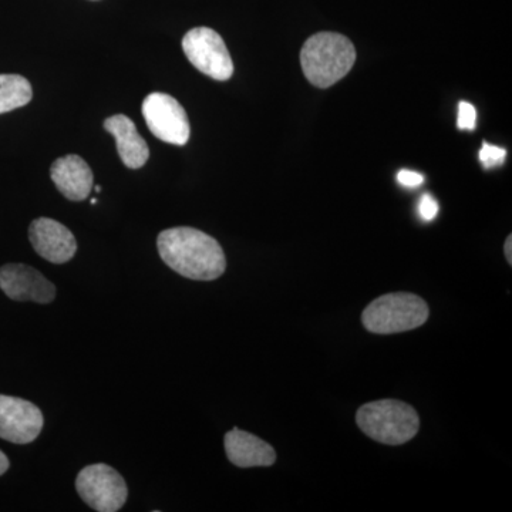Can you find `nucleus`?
I'll use <instances>...</instances> for the list:
<instances>
[{"label": "nucleus", "mask_w": 512, "mask_h": 512, "mask_svg": "<svg viewBox=\"0 0 512 512\" xmlns=\"http://www.w3.org/2000/svg\"><path fill=\"white\" fill-rule=\"evenodd\" d=\"M477 111L474 109L473 104L467 103V101H461L458 104V119L457 127L460 130L473 131L476 128Z\"/></svg>", "instance_id": "nucleus-16"}, {"label": "nucleus", "mask_w": 512, "mask_h": 512, "mask_svg": "<svg viewBox=\"0 0 512 512\" xmlns=\"http://www.w3.org/2000/svg\"><path fill=\"white\" fill-rule=\"evenodd\" d=\"M94 190H96V192H100L101 191L100 185H96V187H94Z\"/></svg>", "instance_id": "nucleus-21"}, {"label": "nucleus", "mask_w": 512, "mask_h": 512, "mask_svg": "<svg viewBox=\"0 0 512 512\" xmlns=\"http://www.w3.org/2000/svg\"><path fill=\"white\" fill-rule=\"evenodd\" d=\"M157 248L165 265L191 281H215L227 269L220 242L200 229H165L158 235Z\"/></svg>", "instance_id": "nucleus-1"}, {"label": "nucleus", "mask_w": 512, "mask_h": 512, "mask_svg": "<svg viewBox=\"0 0 512 512\" xmlns=\"http://www.w3.org/2000/svg\"><path fill=\"white\" fill-rule=\"evenodd\" d=\"M505 258H507L508 264H512V237L507 238L504 245Z\"/></svg>", "instance_id": "nucleus-20"}, {"label": "nucleus", "mask_w": 512, "mask_h": 512, "mask_svg": "<svg viewBox=\"0 0 512 512\" xmlns=\"http://www.w3.org/2000/svg\"><path fill=\"white\" fill-rule=\"evenodd\" d=\"M29 239L36 254L50 264H66L76 255L77 242L72 231L52 218L33 221L29 227Z\"/></svg>", "instance_id": "nucleus-10"}, {"label": "nucleus", "mask_w": 512, "mask_h": 512, "mask_svg": "<svg viewBox=\"0 0 512 512\" xmlns=\"http://www.w3.org/2000/svg\"><path fill=\"white\" fill-rule=\"evenodd\" d=\"M356 63V49L349 37L320 32L309 37L301 50V66L308 82L328 89L348 76Z\"/></svg>", "instance_id": "nucleus-2"}, {"label": "nucleus", "mask_w": 512, "mask_h": 512, "mask_svg": "<svg viewBox=\"0 0 512 512\" xmlns=\"http://www.w3.org/2000/svg\"><path fill=\"white\" fill-rule=\"evenodd\" d=\"M439 214V204L431 195L426 194L419 202V215L424 221H433Z\"/></svg>", "instance_id": "nucleus-17"}, {"label": "nucleus", "mask_w": 512, "mask_h": 512, "mask_svg": "<svg viewBox=\"0 0 512 512\" xmlns=\"http://www.w3.org/2000/svg\"><path fill=\"white\" fill-rule=\"evenodd\" d=\"M505 157H507V151H505L504 148L483 143V148H481L480 151V161L487 170L503 164Z\"/></svg>", "instance_id": "nucleus-15"}, {"label": "nucleus", "mask_w": 512, "mask_h": 512, "mask_svg": "<svg viewBox=\"0 0 512 512\" xmlns=\"http://www.w3.org/2000/svg\"><path fill=\"white\" fill-rule=\"evenodd\" d=\"M141 111L148 130L158 140L174 146H185L190 140L191 127L187 111L170 94H148Z\"/></svg>", "instance_id": "nucleus-7"}, {"label": "nucleus", "mask_w": 512, "mask_h": 512, "mask_svg": "<svg viewBox=\"0 0 512 512\" xmlns=\"http://www.w3.org/2000/svg\"><path fill=\"white\" fill-rule=\"evenodd\" d=\"M42 410L19 397L0 394V439L13 444H29L42 433Z\"/></svg>", "instance_id": "nucleus-8"}, {"label": "nucleus", "mask_w": 512, "mask_h": 512, "mask_svg": "<svg viewBox=\"0 0 512 512\" xmlns=\"http://www.w3.org/2000/svg\"><path fill=\"white\" fill-rule=\"evenodd\" d=\"M33 99L32 84L20 74H0V114L25 107Z\"/></svg>", "instance_id": "nucleus-14"}, {"label": "nucleus", "mask_w": 512, "mask_h": 512, "mask_svg": "<svg viewBox=\"0 0 512 512\" xmlns=\"http://www.w3.org/2000/svg\"><path fill=\"white\" fill-rule=\"evenodd\" d=\"M183 50L198 72L217 82H227L234 74V63L228 47L214 29H191L184 36Z\"/></svg>", "instance_id": "nucleus-6"}, {"label": "nucleus", "mask_w": 512, "mask_h": 512, "mask_svg": "<svg viewBox=\"0 0 512 512\" xmlns=\"http://www.w3.org/2000/svg\"><path fill=\"white\" fill-rule=\"evenodd\" d=\"M104 128L116 138L117 151L126 167L138 170L146 165L150 158V148L146 140L138 134L133 120L124 114H117L104 121Z\"/></svg>", "instance_id": "nucleus-13"}, {"label": "nucleus", "mask_w": 512, "mask_h": 512, "mask_svg": "<svg viewBox=\"0 0 512 512\" xmlns=\"http://www.w3.org/2000/svg\"><path fill=\"white\" fill-rule=\"evenodd\" d=\"M80 498L99 512H117L128 498L126 480L113 467L99 463L84 467L76 478Z\"/></svg>", "instance_id": "nucleus-5"}, {"label": "nucleus", "mask_w": 512, "mask_h": 512, "mask_svg": "<svg viewBox=\"0 0 512 512\" xmlns=\"http://www.w3.org/2000/svg\"><path fill=\"white\" fill-rule=\"evenodd\" d=\"M356 423L367 437L387 446H402L414 439L420 429L419 414L399 400L363 404L357 410Z\"/></svg>", "instance_id": "nucleus-3"}, {"label": "nucleus", "mask_w": 512, "mask_h": 512, "mask_svg": "<svg viewBox=\"0 0 512 512\" xmlns=\"http://www.w3.org/2000/svg\"><path fill=\"white\" fill-rule=\"evenodd\" d=\"M90 202H92L93 205H96L97 204V198H93V200L90 201Z\"/></svg>", "instance_id": "nucleus-22"}, {"label": "nucleus", "mask_w": 512, "mask_h": 512, "mask_svg": "<svg viewBox=\"0 0 512 512\" xmlns=\"http://www.w3.org/2000/svg\"><path fill=\"white\" fill-rule=\"evenodd\" d=\"M57 190L70 201H83L92 194L94 175L90 165L76 154L57 158L50 168Z\"/></svg>", "instance_id": "nucleus-11"}, {"label": "nucleus", "mask_w": 512, "mask_h": 512, "mask_svg": "<svg viewBox=\"0 0 512 512\" xmlns=\"http://www.w3.org/2000/svg\"><path fill=\"white\" fill-rule=\"evenodd\" d=\"M0 289L16 302L47 305L55 301L56 286L37 269L25 264H8L0 268Z\"/></svg>", "instance_id": "nucleus-9"}, {"label": "nucleus", "mask_w": 512, "mask_h": 512, "mask_svg": "<svg viewBox=\"0 0 512 512\" xmlns=\"http://www.w3.org/2000/svg\"><path fill=\"white\" fill-rule=\"evenodd\" d=\"M397 181L402 184L403 187L417 188L424 183L423 175L416 173V171L400 170L397 174Z\"/></svg>", "instance_id": "nucleus-18"}, {"label": "nucleus", "mask_w": 512, "mask_h": 512, "mask_svg": "<svg viewBox=\"0 0 512 512\" xmlns=\"http://www.w3.org/2000/svg\"><path fill=\"white\" fill-rule=\"evenodd\" d=\"M224 444L228 460L239 468L271 467L275 464L274 447L248 431L235 427L225 434Z\"/></svg>", "instance_id": "nucleus-12"}, {"label": "nucleus", "mask_w": 512, "mask_h": 512, "mask_svg": "<svg viewBox=\"0 0 512 512\" xmlns=\"http://www.w3.org/2000/svg\"><path fill=\"white\" fill-rule=\"evenodd\" d=\"M9 467V458L6 457V454L3 453L2 450H0V476H3V474H5L6 471L9 470Z\"/></svg>", "instance_id": "nucleus-19"}, {"label": "nucleus", "mask_w": 512, "mask_h": 512, "mask_svg": "<svg viewBox=\"0 0 512 512\" xmlns=\"http://www.w3.org/2000/svg\"><path fill=\"white\" fill-rule=\"evenodd\" d=\"M430 311L423 298L414 293L396 292L380 296L363 311V326L376 335H394L420 328Z\"/></svg>", "instance_id": "nucleus-4"}]
</instances>
